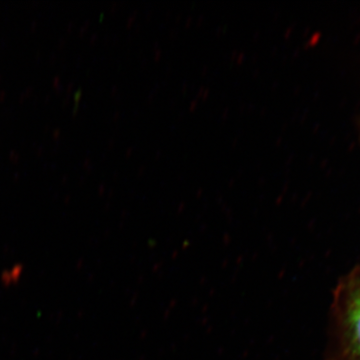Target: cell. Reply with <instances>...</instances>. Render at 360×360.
Here are the masks:
<instances>
[{
    "mask_svg": "<svg viewBox=\"0 0 360 360\" xmlns=\"http://www.w3.org/2000/svg\"><path fill=\"white\" fill-rule=\"evenodd\" d=\"M336 338L345 360H360V277H350L336 291Z\"/></svg>",
    "mask_w": 360,
    "mask_h": 360,
    "instance_id": "6da1fadb",
    "label": "cell"
}]
</instances>
